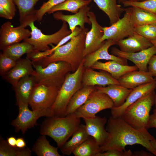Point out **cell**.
<instances>
[{
	"mask_svg": "<svg viewBox=\"0 0 156 156\" xmlns=\"http://www.w3.org/2000/svg\"><path fill=\"white\" fill-rule=\"evenodd\" d=\"M90 68L94 69L106 71L117 80L122 76L129 72L138 70L135 65L130 66L128 65L122 64L112 60L104 63L98 61Z\"/></svg>",
	"mask_w": 156,
	"mask_h": 156,
	"instance_id": "cell-23",
	"label": "cell"
},
{
	"mask_svg": "<svg viewBox=\"0 0 156 156\" xmlns=\"http://www.w3.org/2000/svg\"><path fill=\"white\" fill-rule=\"evenodd\" d=\"M26 146V143L24 139L22 137L16 138V147L18 148H23Z\"/></svg>",
	"mask_w": 156,
	"mask_h": 156,
	"instance_id": "cell-45",
	"label": "cell"
},
{
	"mask_svg": "<svg viewBox=\"0 0 156 156\" xmlns=\"http://www.w3.org/2000/svg\"><path fill=\"white\" fill-rule=\"evenodd\" d=\"M32 151L29 148H23L9 145L6 140L0 137V156H30Z\"/></svg>",
	"mask_w": 156,
	"mask_h": 156,
	"instance_id": "cell-35",
	"label": "cell"
},
{
	"mask_svg": "<svg viewBox=\"0 0 156 156\" xmlns=\"http://www.w3.org/2000/svg\"><path fill=\"white\" fill-rule=\"evenodd\" d=\"M133 154L130 150L121 151L116 149H110L98 153L96 156H131Z\"/></svg>",
	"mask_w": 156,
	"mask_h": 156,
	"instance_id": "cell-42",
	"label": "cell"
},
{
	"mask_svg": "<svg viewBox=\"0 0 156 156\" xmlns=\"http://www.w3.org/2000/svg\"><path fill=\"white\" fill-rule=\"evenodd\" d=\"M83 119L89 135L94 138L100 146L103 145L109 136V133L105 127L107 121L106 118L96 116Z\"/></svg>",
	"mask_w": 156,
	"mask_h": 156,
	"instance_id": "cell-15",
	"label": "cell"
},
{
	"mask_svg": "<svg viewBox=\"0 0 156 156\" xmlns=\"http://www.w3.org/2000/svg\"><path fill=\"white\" fill-rule=\"evenodd\" d=\"M156 88V81L138 86L132 90L124 103L118 107L111 109L112 116L116 118L120 116L126 109L142 97L150 94Z\"/></svg>",
	"mask_w": 156,
	"mask_h": 156,
	"instance_id": "cell-16",
	"label": "cell"
},
{
	"mask_svg": "<svg viewBox=\"0 0 156 156\" xmlns=\"http://www.w3.org/2000/svg\"><path fill=\"white\" fill-rule=\"evenodd\" d=\"M88 31V28L82 29L78 35L57 48L49 55L32 62L44 67L53 62L63 61L70 65L72 72H75L85 58L83 52L86 36Z\"/></svg>",
	"mask_w": 156,
	"mask_h": 156,
	"instance_id": "cell-2",
	"label": "cell"
},
{
	"mask_svg": "<svg viewBox=\"0 0 156 156\" xmlns=\"http://www.w3.org/2000/svg\"><path fill=\"white\" fill-rule=\"evenodd\" d=\"M114 44H116V42L114 40H107L105 41L100 48L85 57L84 68H90L95 62L100 60L114 61L122 64L128 65L127 60L109 53V48Z\"/></svg>",
	"mask_w": 156,
	"mask_h": 156,
	"instance_id": "cell-17",
	"label": "cell"
},
{
	"mask_svg": "<svg viewBox=\"0 0 156 156\" xmlns=\"http://www.w3.org/2000/svg\"><path fill=\"white\" fill-rule=\"evenodd\" d=\"M84 59L75 71L69 73L66 75L51 108L52 116H65L66 108L70 100L82 87V77L85 68Z\"/></svg>",
	"mask_w": 156,
	"mask_h": 156,
	"instance_id": "cell-4",
	"label": "cell"
},
{
	"mask_svg": "<svg viewBox=\"0 0 156 156\" xmlns=\"http://www.w3.org/2000/svg\"><path fill=\"white\" fill-rule=\"evenodd\" d=\"M131 1H144V0H129Z\"/></svg>",
	"mask_w": 156,
	"mask_h": 156,
	"instance_id": "cell-51",
	"label": "cell"
},
{
	"mask_svg": "<svg viewBox=\"0 0 156 156\" xmlns=\"http://www.w3.org/2000/svg\"><path fill=\"white\" fill-rule=\"evenodd\" d=\"M36 140L31 150L38 156H61L57 147L51 145L46 135H41Z\"/></svg>",
	"mask_w": 156,
	"mask_h": 156,
	"instance_id": "cell-30",
	"label": "cell"
},
{
	"mask_svg": "<svg viewBox=\"0 0 156 156\" xmlns=\"http://www.w3.org/2000/svg\"><path fill=\"white\" fill-rule=\"evenodd\" d=\"M82 29L80 27H76L73 32L64 37L55 46H53L52 48L49 50V53H52L57 48L65 44L73 38L77 36L79 34Z\"/></svg>",
	"mask_w": 156,
	"mask_h": 156,
	"instance_id": "cell-41",
	"label": "cell"
},
{
	"mask_svg": "<svg viewBox=\"0 0 156 156\" xmlns=\"http://www.w3.org/2000/svg\"><path fill=\"white\" fill-rule=\"evenodd\" d=\"M60 88L45 82H36L29 103L32 110L51 109Z\"/></svg>",
	"mask_w": 156,
	"mask_h": 156,
	"instance_id": "cell-8",
	"label": "cell"
},
{
	"mask_svg": "<svg viewBox=\"0 0 156 156\" xmlns=\"http://www.w3.org/2000/svg\"><path fill=\"white\" fill-rule=\"evenodd\" d=\"M40 125L41 135L48 136L60 148L72 136L81 125L80 118L73 114L63 117H47Z\"/></svg>",
	"mask_w": 156,
	"mask_h": 156,
	"instance_id": "cell-3",
	"label": "cell"
},
{
	"mask_svg": "<svg viewBox=\"0 0 156 156\" xmlns=\"http://www.w3.org/2000/svg\"><path fill=\"white\" fill-rule=\"evenodd\" d=\"M91 22V27L87 33L85 39V48L83 55L85 57L100 48L104 41L101 42L103 35V27L98 23L94 13L90 11L88 13Z\"/></svg>",
	"mask_w": 156,
	"mask_h": 156,
	"instance_id": "cell-14",
	"label": "cell"
},
{
	"mask_svg": "<svg viewBox=\"0 0 156 156\" xmlns=\"http://www.w3.org/2000/svg\"><path fill=\"white\" fill-rule=\"evenodd\" d=\"M131 7V20L134 27L156 23V15L138 8Z\"/></svg>",
	"mask_w": 156,
	"mask_h": 156,
	"instance_id": "cell-31",
	"label": "cell"
},
{
	"mask_svg": "<svg viewBox=\"0 0 156 156\" xmlns=\"http://www.w3.org/2000/svg\"><path fill=\"white\" fill-rule=\"evenodd\" d=\"M16 61L3 53L0 54V75L3 76L16 64Z\"/></svg>",
	"mask_w": 156,
	"mask_h": 156,
	"instance_id": "cell-40",
	"label": "cell"
},
{
	"mask_svg": "<svg viewBox=\"0 0 156 156\" xmlns=\"http://www.w3.org/2000/svg\"><path fill=\"white\" fill-rule=\"evenodd\" d=\"M155 80V78L149 71L138 70L125 74L118 80L121 85L127 88L133 89Z\"/></svg>",
	"mask_w": 156,
	"mask_h": 156,
	"instance_id": "cell-22",
	"label": "cell"
},
{
	"mask_svg": "<svg viewBox=\"0 0 156 156\" xmlns=\"http://www.w3.org/2000/svg\"><path fill=\"white\" fill-rule=\"evenodd\" d=\"M112 84H120L118 80L109 73L105 71L97 72L91 68H84L82 77V86H104Z\"/></svg>",
	"mask_w": 156,
	"mask_h": 156,
	"instance_id": "cell-18",
	"label": "cell"
},
{
	"mask_svg": "<svg viewBox=\"0 0 156 156\" xmlns=\"http://www.w3.org/2000/svg\"><path fill=\"white\" fill-rule=\"evenodd\" d=\"M32 63L34 70L31 76L36 82H45L61 87L66 75L72 72L70 65L63 61L53 62L44 67Z\"/></svg>",
	"mask_w": 156,
	"mask_h": 156,
	"instance_id": "cell-6",
	"label": "cell"
},
{
	"mask_svg": "<svg viewBox=\"0 0 156 156\" xmlns=\"http://www.w3.org/2000/svg\"><path fill=\"white\" fill-rule=\"evenodd\" d=\"M155 79L156 81V77H155ZM155 107L156 108V94L155 96Z\"/></svg>",
	"mask_w": 156,
	"mask_h": 156,
	"instance_id": "cell-49",
	"label": "cell"
},
{
	"mask_svg": "<svg viewBox=\"0 0 156 156\" xmlns=\"http://www.w3.org/2000/svg\"><path fill=\"white\" fill-rule=\"evenodd\" d=\"M89 137L86 130L85 124H81L71 139L67 141L60 148V151L63 155H70Z\"/></svg>",
	"mask_w": 156,
	"mask_h": 156,
	"instance_id": "cell-27",
	"label": "cell"
},
{
	"mask_svg": "<svg viewBox=\"0 0 156 156\" xmlns=\"http://www.w3.org/2000/svg\"><path fill=\"white\" fill-rule=\"evenodd\" d=\"M7 142L10 146L16 147V138L14 136H11L8 137L6 140Z\"/></svg>",
	"mask_w": 156,
	"mask_h": 156,
	"instance_id": "cell-46",
	"label": "cell"
},
{
	"mask_svg": "<svg viewBox=\"0 0 156 156\" xmlns=\"http://www.w3.org/2000/svg\"><path fill=\"white\" fill-rule=\"evenodd\" d=\"M17 105L18 107V114L11 122V125L15 128L16 132L21 131L23 134L28 129L34 127L40 117L52 116L51 109L31 110L29 108L28 104L21 103Z\"/></svg>",
	"mask_w": 156,
	"mask_h": 156,
	"instance_id": "cell-10",
	"label": "cell"
},
{
	"mask_svg": "<svg viewBox=\"0 0 156 156\" xmlns=\"http://www.w3.org/2000/svg\"><path fill=\"white\" fill-rule=\"evenodd\" d=\"M96 89L95 86H83L73 96L67 106L65 116L74 113L86 102L90 94Z\"/></svg>",
	"mask_w": 156,
	"mask_h": 156,
	"instance_id": "cell-28",
	"label": "cell"
},
{
	"mask_svg": "<svg viewBox=\"0 0 156 156\" xmlns=\"http://www.w3.org/2000/svg\"><path fill=\"white\" fill-rule=\"evenodd\" d=\"M120 50L127 53H135L148 49L153 45L150 41L134 32L127 38L118 41Z\"/></svg>",
	"mask_w": 156,
	"mask_h": 156,
	"instance_id": "cell-21",
	"label": "cell"
},
{
	"mask_svg": "<svg viewBox=\"0 0 156 156\" xmlns=\"http://www.w3.org/2000/svg\"><path fill=\"white\" fill-rule=\"evenodd\" d=\"M20 25L14 27L10 21L3 23L0 29V48L2 50L13 44L19 42L29 37L31 31Z\"/></svg>",
	"mask_w": 156,
	"mask_h": 156,
	"instance_id": "cell-12",
	"label": "cell"
},
{
	"mask_svg": "<svg viewBox=\"0 0 156 156\" xmlns=\"http://www.w3.org/2000/svg\"><path fill=\"white\" fill-rule=\"evenodd\" d=\"M122 3L125 7L138 8L156 15V0H144L141 1L127 0Z\"/></svg>",
	"mask_w": 156,
	"mask_h": 156,
	"instance_id": "cell-36",
	"label": "cell"
},
{
	"mask_svg": "<svg viewBox=\"0 0 156 156\" xmlns=\"http://www.w3.org/2000/svg\"><path fill=\"white\" fill-rule=\"evenodd\" d=\"M34 50L33 46L24 41L9 46L2 50L3 53L14 60L17 61L25 54H28Z\"/></svg>",
	"mask_w": 156,
	"mask_h": 156,
	"instance_id": "cell-32",
	"label": "cell"
},
{
	"mask_svg": "<svg viewBox=\"0 0 156 156\" xmlns=\"http://www.w3.org/2000/svg\"><path fill=\"white\" fill-rule=\"evenodd\" d=\"M40 0H14L18 10L20 25L26 27L36 21L34 6Z\"/></svg>",
	"mask_w": 156,
	"mask_h": 156,
	"instance_id": "cell-25",
	"label": "cell"
},
{
	"mask_svg": "<svg viewBox=\"0 0 156 156\" xmlns=\"http://www.w3.org/2000/svg\"><path fill=\"white\" fill-rule=\"evenodd\" d=\"M36 82L34 78L31 75L23 77L18 81L14 87L17 105L21 103L29 104Z\"/></svg>",
	"mask_w": 156,
	"mask_h": 156,
	"instance_id": "cell-26",
	"label": "cell"
},
{
	"mask_svg": "<svg viewBox=\"0 0 156 156\" xmlns=\"http://www.w3.org/2000/svg\"><path fill=\"white\" fill-rule=\"evenodd\" d=\"M150 142L152 146L156 150V140L155 139L152 140Z\"/></svg>",
	"mask_w": 156,
	"mask_h": 156,
	"instance_id": "cell-47",
	"label": "cell"
},
{
	"mask_svg": "<svg viewBox=\"0 0 156 156\" xmlns=\"http://www.w3.org/2000/svg\"><path fill=\"white\" fill-rule=\"evenodd\" d=\"M34 70L32 61L27 57L17 61L15 65L3 76L14 87L22 78L31 75Z\"/></svg>",
	"mask_w": 156,
	"mask_h": 156,
	"instance_id": "cell-19",
	"label": "cell"
},
{
	"mask_svg": "<svg viewBox=\"0 0 156 156\" xmlns=\"http://www.w3.org/2000/svg\"><path fill=\"white\" fill-rule=\"evenodd\" d=\"M150 42L153 45L156 47V40H152L150 41Z\"/></svg>",
	"mask_w": 156,
	"mask_h": 156,
	"instance_id": "cell-48",
	"label": "cell"
},
{
	"mask_svg": "<svg viewBox=\"0 0 156 156\" xmlns=\"http://www.w3.org/2000/svg\"><path fill=\"white\" fill-rule=\"evenodd\" d=\"M148 65V71L153 77H156V54L151 57L149 61Z\"/></svg>",
	"mask_w": 156,
	"mask_h": 156,
	"instance_id": "cell-43",
	"label": "cell"
},
{
	"mask_svg": "<svg viewBox=\"0 0 156 156\" xmlns=\"http://www.w3.org/2000/svg\"><path fill=\"white\" fill-rule=\"evenodd\" d=\"M88 5L82 7L77 13L73 15H65L61 12H56L53 14V18L57 20H61L66 22L69 25L70 30L71 32L78 26L82 29H83L85 28L86 23L91 24V22L88 15L90 8Z\"/></svg>",
	"mask_w": 156,
	"mask_h": 156,
	"instance_id": "cell-20",
	"label": "cell"
},
{
	"mask_svg": "<svg viewBox=\"0 0 156 156\" xmlns=\"http://www.w3.org/2000/svg\"><path fill=\"white\" fill-rule=\"evenodd\" d=\"M156 129V108L153 110V114L150 115L148 125V129L150 128Z\"/></svg>",
	"mask_w": 156,
	"mask_h": 156,
	"instance_id": "cell-44",
	"label": "cell"
},
{
	"mask_svg": "<svg viewBox=\"0 0 156 156\" xmlns=\"http://www.w3.org/2000/svg\"><path fill=\"white\" fill-rule=\"evenodd\" d=\"M92 0L107 16L110 25L117 21L121 14L125 11V8L117 4L118 0Z\"/></svg>",
	"mask_w": 156,
	"mask_h": 156,
	"instance_id": "cell-29",
	"label": "cell"
},
{
	"mask_svg": "<svg viewBox=\"0 0 156 156\" xmlns=\"http://www.w3.org/2000/svg\"><path fill=\"white\" fill-rule=\"evenodd\" d=\"M114 107L113 101L107 94L96 89L90 94L85 103L73 114L80 118L92 117L99 112L111 109Z\"/></svg>",
	"mask_w": 156,
	"mask_h": 156,
	"instance_id": "cell-9",
	"label": "cell"
},
{
	"mask_svg": "<svg viewBox=\"0 0 156 156\" xmlns=\"http://www.w3.org/2000/svg\"><path fill=\"white\" fill-rule=\"evenodd\" d=\"M155 95L154 90L140 98L127 107L120 116L134 128L147 130L150 112L155 104Z\"/></svg>",
	"mask_w": 156,
	"mask_h": 156,
	"instance_id": "cell-5",
	"label": "cell"
},
{
	"mask_svg": "<svg viewBox=\"0 0 156 156\" xmlns=\"http://www.w3.org/2000/svg\"><path fill=\"white\" fill-rule=\"evenodd\" d=\"M92 0H66L51 9L47 13L51 14L60 11H66L75 14L82 7L88 5Z\"/></svg>",
	"mask_w": 156,
	"mask_h": 156,
	"instance_id": "cell-34",
	"label": "cell"
},
{
	"mask_svg": "<svg viewBox=\"0 0 156 156\" xmlns=\"http://www.w3.org/2000/svg\"><path fill=\"white\" fill-rule=\"evenodd\" d=\"M127 0H118V2L119 3H121L123 1H124Z\"/></svg>",
	"mask_w": 156,
	"mask_h": 156,
	"instance_id": "cell-50",
	"label": "cell"
},
{
	"mask_svg": "<svg viewBox=\"0 0 156 156\" xmlns=\"http://www.w3.org/2000/svg\"><path fill=\"white\" fill-rule=\"evenodd\" d=\"M134 32L150 41L156 40V23L136 26Z\"/></svg>",
	"mask_w": 156,
	"mask_h": 156,
	"instance_id": "cell-38",
	"label": "cell"
},
{
	"mask_svg": "<svg viewBox=\"0 0 156 156\" xmlns=\"http://www.w3.org/2000/svg\"><path fill=\"white\" fill-rule=\"evenodd\" d=\"M66 0H48L44 2L40 8L37 10L36 14V21H40L44 15L52 8L58 5Z\"/></svg>",
	"mask_w": 156,
	"mask_h": 156,
	"instance_id": "cell-39",
	"label": "cell"
},
{
	"mask_svg": "<svg viewBox=\"0 0 156 156\" xmlns=\"http://www.w3.org/2000/svg\"><path fill=\"white\" fill-rule=\"evenodd\" d=\"M15 5L14 0H0V17L12 19L16 11Z\"/></svg>",
	"mask_w": 156,
	"mask_h": 156,
	"instance_id": "cell-37",
	"label": "cell"
},
{
	"mask_svg": "<svg viewBox=\"0 0 156 156\" xmlns=\"http://www.w3.org/2000/svg\"><path fill=\"white\" fill-rule=\"evenodd\" d=\"M29 26L31 29L30 37L24 41L32 45L34 48L33 51H42L48 50L51 48L49 45L54 44L56 45L64 37L70 34L71 31L68 28L67 23L63 22L60 29L55 33L50 35H46L34 25V22L30 23Z\"/></svg>",
	"mask_w": 156,
	"mask_h": 156,
	"instance_id": "cell-7",
	"label": "cell"
},
{
	"mask_svg": "<svg viewBox=\"0 0 156 156\" xmlns=\"http://www.w3.org/2000/svg\"><path fill=\"white\" fill-rule=\"evenodd\" d=\"M123 17L109 27H103V35L101 42L111 40L116 42L128 37L134 32L131 20V7L125 8Z\"/></svg>",
	"mask_w": 156,
	"mask_h": 156,
	"instance_id": "cell-11",
	"label": "cell"
},
{
	"mask_svg": "<svg viewBox=\"0 0 156 156\" xmlns=\"http://www.w3.org/2000/svg\"><path fill=\"white\" fill-rule=\"evenodd\" d=\"M111 54L130 60L139 70L148 71V64L151 57L156 54V47H152L142 51L135 52L127 53L122 51L115 47L111 49Z\"/></svg>",
	"mask_w": 156,
	"mask_h": 156,
	"instance_id": "cell-13",
	"label": "cell"
},
{
	"mask_svg": "<svg viewBox=\"0 0 156 156\" xmlns=\"http://www.w3.org/2000/svg\"><path fill=\"white\" fill-rule=\"evenodd\" d=\"M106 129L109 136L105 143L100 146L101 152L113 149L122 151L126 150V146L139 144L156 156V150L150 142L155 139L147 129L134 128L121 116H111L107 120Z\"/></svg>",
	"mask_w": 156,
	"mask_h": 156,
	"instance_id": "cell-1",
	"label": "cell"
},
{
	"mask_svg": "<svg viewBox=\"0 0 156 156\" xmlns=\"http://www.w3.org/2000/svg\"><path fill=\"white\" fill-rule=\"evenodd\" d=\"M100 146L92 137H90L73 152L75 156H96L101 152Z\"/></svg>",
	"mask_w": 156,
	"mask_h": 156,
	"instance_id": "cell-33",
	"label": "cell"
},
{
	"mask_svg": "<svg viewBox=\"0 0 156 156\" xmlns=\"http://www.w3.org/2000/svg\"><path fill=\"white\" fill-rule=\"evenodd\" d=\"M96 89L107 94L113 102L114 107H118L125 102L132 89L120 84H112L107 86H96Z\"/></svg>",
	"mask_w": 156,
	"mask_h": 156,
	"instance_id": "cell-24",
	"label": "cell"
}]
</instances>
